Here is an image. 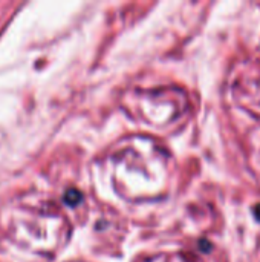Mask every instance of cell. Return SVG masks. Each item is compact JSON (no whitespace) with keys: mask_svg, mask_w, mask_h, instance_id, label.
I'll use <instances>...</instances> for the list:
<instances>
[{"mask_svg":"<svg viewBox=\"0 0 260 262\" xmlns=\"http://www.w3.org/2000/svg\"><path fill=\"white\" fill-rule=\"evenodd\" d=\"M256 213H257V216H259V218H260V206H259V207H257V212H256Z\"/></svg>","mask_w":260,"mask_h":262,"instance_id":"obj_1","label":"cell"}]
</instances>
